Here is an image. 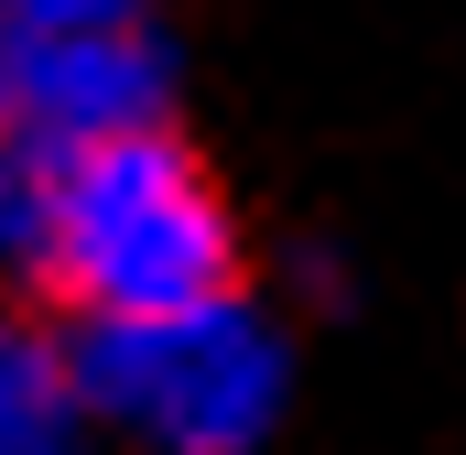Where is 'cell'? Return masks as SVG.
Wrapping results in <instances>:
<instances>
[{
    "instance_id": "cell-1",
    "label": "cell",
    "mask_w": 466,
    "mask_h": 455,
    "mask_svg": "<svg viewBox=\"0 0 466 455\" xmlns=\"http://www.w3.org/2000/svg\"><path fill=\"white\" fill-rule=\"evenodd\" d=\"M22 260L76 326H185L238 304L228 196L174 130H119L44 163Z\"/></svg>"
},
{
    "instance_id": "cell-2",
    "label": "cell",
    "mask_w": 466,
    "mask_h": 455,
    "mask_svg": "<svg viewBox=\"0 0 466 455\" xmlns=\"http://www.w3.org/2000/svg\"><path fill=\"white\" fill-rule=\"evenodd\" d=\"M76 390L152 434L163 455H249L282 401V347L238 304L185 315V326H87L76 337Z\"/></svg>"
},
{
    "instance_id": "cell-3",
    "label": "cell",
    "mask_w": 466,
    "mask_h": 455,
    "mask_svg": "<svg viewBox=\"0 0 466 455\" xmlns=\"http://www.w3.org/2000/svg\"><path fill=\"white\" fill-rule=\"evenodd\" d=\"M119 130H163V66L141 33H0V141L66 163Z\"/></svg>"
},
{
    "instance_id": "cell-4",
    "label": "cell",
    "mask_w": 466,
    "mask_h": 455,
    "mask_svg": "<svg viewBox=\"0 0 466 455\" xmlns=\"http://www.w3.org/2000/svg\"><path fill=\"white\" fill-rule=\"evenodd\" d=\"M0 455H87V390L76 358L22 304H0Z\"/></svg>"
},
{
    "instance_id": "cell-5",
    "label": "cell",
    "mask_w": 466,
    "mask_h": 455,
    "mask_svg": "<svg viewBox=\"0 0 466 455\" xmlns=\"http://www.w3.org/2000/svg\"><path fill=\"white\" fill-rule=\"evenodd\" d=\"M141 0H0V33H130Z\"/></svg>"
}]
</instances>
